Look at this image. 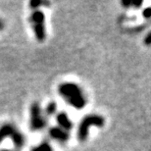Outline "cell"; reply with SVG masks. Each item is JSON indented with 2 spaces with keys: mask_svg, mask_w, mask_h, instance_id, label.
<instances>
[{
  "mask_svg": "<svg viewBox=\"0 0 151 151\" xmlns=\"http://www.w3.org/2000/svg\"><path fill=\"white\" fill-rule=\"evenodd\" d=\"M58 91L67 103L76 109H81L86 105V96L78 84L74 83H63L59 86Z\"/></svg>",
  "mask_w": 151,
  "mask_h": 151,
  "instance_id": "obj_1",
  "label": "cell"
},
{
  "mask_svg": "<svg viewBox=\"0 0 151 151\" xmlns=\"http://www.w3.org/2000/svg\"><path fill=\"white\" fill-rule=\"evenodd\" d=\"M105 124V119L100 115L89 114L83 117V119L81 121L78 129V138L81 142L86 141L88 137V131L91 126H96L98 128H102Z\"/></svg>",
  "mask_w": 151,
  "mask_h": 151,
  "instance_id": "obj_2",
  "label": "cell"
},
{
  "mask_svg": "<svg viewBox=\"0 0 151 151\" xmlns=\"http://www.w3.org/2000/svg\"><path fill=\"white\" fill-rule=\"evenodd\" d=\"M6 137H10L17 148H22L25 144V137L13 124H4L0 127V143Z\"/></svg>",
  "mask_w": 151,
  "mask_h": 151,
  "instance_id": "obj_3",
  "label": "cell"
},
{
  "mask_svg": "<svg viewBox=\"0 0 151 151\" xmlns=\"http://www.w3.org/2000/svg\"><path fill=\"white\" fill-rule=\"evenodd\" d=\"M29 23L32 27L35 37L39 41L42 42L46 37L45 32V16L44 13L40 10H35L29 16Z\"/></svg>",
  "mask_w": 151,
  "mask_h": 151,
  "instance_id": "obj_4",
  "label": "cell"
},
{
  "mask_svg": "<svg viewBox=\"0 0 151 151\" xmlns=\"http://www.w3.org/2000/svg\"><path fill=\"white\" fill-rule=\"evenodd\" d=\"M47 125V121L41 112V108L37 102H34L31 106V119H29V127L34 132L43 129Z\"/></svg>",
  "mask_w": 151,
  "mask_h": 151,
  "instance_id": "obj_5",
  "label": "cell"
},
{
  "mask_svg": "<svg viewBox=\"0 0 151 151\" xmlns=\"http://www.w3.org/2000/svg\"><path fill=\"white\" fill-rule=\"evenodd\" d=\"M48 135H49L52 139L58 141V142H61V143L67 142L69 137H70L69 132L64 131V129L61 128H59V127H52V128H50L49 131H48Z\"/></svg>",
  "mask_w": 151,
  "mask_h": 151,
  "instance_id": "obj_6",
  "label": "cell"
},
{
  "mask_svg": "<svg viewBox=\"0 0 151 151\" xmlns=\"http://www.w3.org/2000/svg\"><path fill=\"white\" fill-rule=\"evenodd\" d=\"M56 122L58 123L59 128L63 129L64 131L68 132L70 129H73V123L71 122V120L69 119L68 115L64 112H60L57 114L56 116Z\"/></svg>",
  "mask_w": 151,
  "mask_h": 151,
  "instance_id": "obj_7",
  "label": "cell"
},
{
  "mask_svg": "<svg viewBox=\"0 0 151 151\" xmlns=\"http://www.w3.org/2000/svg\"><path fill=\"white\" fill-rule=\"evenodd\" d=\"M31 151H53V149L49 142L43 141V142H41L40 144H38L37 146L32 147Z\"/></svg>",
  "mask_w": 151,
  "mask_h": 151,
  "instance_id": "obj_8",
  "label": "cell"
},
{
  "mask_svg": "<svg viewBox=\"0 0 151 151\" xmlns=\"http://www.w3.org/2000/svg\"><path fill=\"white\" fill-rule=\"evenodd\" d=\"M57 112V104L54 101H51L47 104L46 108H45V114L48 116H52Z\"/></svg>",
  "mask_w": 151,
  "mask_h": 151,
  "instance_id": "obj_9",
  "label": "cell"
},
{
  "mask_svg": "<svg viewBox=\"0 0 151 151\" xmlns=\"http://www.w3.org/2000/svg\"><path fill=\"white\" fill-rule=\"evenodd\" d=\"M41 5H46V6H49L50 5V2H46V1H39V0H32L29 2V7H31L32 10H37V8L39 6Z\"/></svg>",
  "mask_w": 151,
  "mask_h": 151,
  "instance_id": "obj_10",
  "label": "cell"
},
{
  "mask_svg": "<svg viewBox=\"0 0 151 151\" xmlns=\"http://www.w3.org/2000/svg\"><path fill=\"white\" fill-rule=\"evenodd\" d=\"M150 12H151V9H150V7H147V8H145L143 10V12H142V15H143V17L144 18H146V19H149L150 18Z\"/></svg>",
  "mask_w": 151,
  "mask_h": 151,
  "instance_id": "obj_11",
  "label": "cell"
},
{
  "mask_svg": "<svg viewBox=\"0 0 151 151\" xmlns=\"http://www.w3.org/2000/svg\"><path fill=\"white\" fill-rule=\"evenodd\" d=\"M141 4H142V1L141 0H139V1H132V5H134L135 8H139Z\"/></svg>",
  "mask_w": 151,
  "mask_h": 151,
  "instance_id": "obj_12",
  "label": "cell"
},
{
  "mask_svg": "<svg viewBox=\"0 0 151 151\" xmlns=\"http://www.w3.org/2000/svg\"><path fill=\"white\" fill-rule=\"evenodd\" d=\"M122 5L125 6L126 8H128V7H129V6L132 5V1H128V0H123V1H122Z\"/></svg>",
  "mask_w": 151,
  "mask_h": 151,
  "instance_id": "obj_13",
  "label": "cell"
},
{
  "mask_svg": "<svg viewBox=\"0 0 151 151\" xmlns=\"http://www.w3.org/2000/svg\"><path fill=\"white\" fill-rule=\"evenodd\" d=\"M150 32L149 34H147V35H146V37H145V44L146 45H149L150 44V42H151V39H150Z\"/></svg>",
  "mask_w": 151,
  "mask_h": 151,
  "instance_id": "obj_14",
  "label": "cell"
},
{
  "mask_svg": "<svg viewBox=\"0 0 151 151\" xmlns=\"http://www.w3.org/2000/svg\"><path fill=\"white\" fill-rule=\"evenodd\" d=\"M3 28H4V23H3L1 20H0V31L3 29Z\"/></svg>",
  "mask_w": 151,
  "mask_h": 151,
  "instance_id": "obj_15",
  "label": "cell"
},
{
  "mask_svg": "<svg viewBox=\"0 0 151 151\" xmlns=\"http://www.w3.org/2000/svg\"><path fill=\"white\" fill-rule=\"evenodd\" d=\"M0 151H16V150H11V149H0Z\"/></svg>",
  "mask_w": 151,
  "mask_h": 151,
  "instance_id": "obj_16",
  "label": "cell"
}]
</instances>
